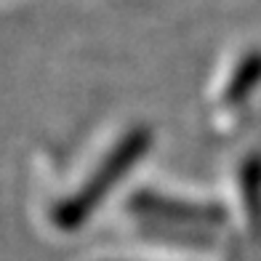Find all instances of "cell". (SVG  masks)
I'll return each instance as SVG.
<instances>
[{"instance_id":"7a4b0ae2","label":"cell","mask_w":261,"mask_h":261,"mask_svg":"<svg viewBox=\"0 0 261 261\" xmlns=\"http://www.w3.org/2000/svg\"><path fill=\"white\" fill-rule=\"evenodd\" d=\"M136 208L152 211V213H163V216H173V219H192V221H216V219H221V213H219L216 208L181 205V203H171V200L152 197V195L136 197Z\"/></svg>"},{"instance_id":"3957f363","label":"cell","mask_w":261,"mask_h":261,"mask_svg":"<svg viewBox=\"0 0 261 261\" xmlns=\"http://www.w3.org/2000/svg\"><path fill=\"white\" fill-rule=\"evenodd\" d=\"M258 80H261V51H256V54H251V56L243 59V64L237 67V72L232 75L227 96H229V99H240L243 93L251 91Z\"/></svg>"},{"instance_id":"6da1fadb","label":"cell","mask_w":261,"mask_h":261,"mask_svg":"<svg viewBox=\"0 0 261 261\" xmlns=\"http://www.w3.org/2000/svg\"><path fill=\"white\" fill-rule=\"evenodd\" d=\"M147 130L144 128H139V130H134L128 139H123L120 144H117V149L112 152V158H110V163H104L101 165V171L91 179V184L83 189V192L77 195V197H72L69 203H64V205H59V211H56V224L59 227H75V224L86 216V213L91 211V205L96 203V200L107 192V187H110L117 176H120L130 163H134L141 152H144V147H147Z\"/></svg>"}]
</instances>
